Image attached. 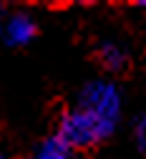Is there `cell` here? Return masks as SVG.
<instances>
[{
	"instance_id": "cell-1",
	"label": "cell",
	"mask_w": 146,
	"mask_h": 159,
	"mask_svg": "<svg viewBox=\"0 0 146 159\" xmlns=\"http://www.w3.org/2000/svg\"><path fill=\"white\" fill-rule=\"evenodd\" d=\"M78 106L83 111H88L101 126H106L108 131L116 129L118 114H121V96L118 89L108 81H93L81 91Z\"/></svg>"
},
{
	"instance_id": "cell-2",
	"label": "cell",
	"mask_w": 146,
	"mask_h": 159,
	"mask_svg": "<svg viewBox=\"0 0 146 159\" xmlns=\"http://www.w3.org/2000/svg\"><path fill=\"white\" fill-rule=\"evenodd\" d=\"M111 131L106 126H101L96 119L83 111L81 106L66 111L60 116V124H58V136L71 147V149H88L98 142H103Z\"/></svg>"
},
{
	"instance_id": "cell-3",
	"label": "cell",
	"mask_w": 146,
	"mask_h": 159,
	"mask_svg": "<svg viewBox=\"0 0 146 159\" xmlns=\"http://www.w3.org/2000/svg\"><path fill=\"white\" fill-rule=\"evenodd\" d=\"M5 41L10 46H28L33 41V35H35V23H33V18L30 15H13L10 20L5 23Z\"/></svg>"
},
{
	"instance_id": "cell-4",
	"label": "cell",
	"mask_w": 146,
	"mask_h": 159,
	"mask_svg": "<svg viewBox=\"0 0 146 159\" xmlns=\"http://www.w3.org/2000/svg\"><path fill=\"white\" fill-rule=\"evenodd\" d=\"M33 159H73V149L55 134V136H48V139L40 142Z\"/></svg>"
},
{
	"instance_id": "cell-5",
	"label": "cell",
	"mask_w": 146,
	"mask_h": 159,
	"mask_svg": "<svg viewBox=\"0 0 146 159\" xmlns=\"http://www.w3.org/2000/svg\"><path fill=\"white\" fill-rule=\"evenodd\" d=\"M98 58H101V66L108 71H121L126 66V51L116 43H103L98 48Z\"/></svg>"
},
{
	"instance_id": "cell-6",
	"label": "cell",
	"mask_w": 146,
	"mask_h": 159,
	"mask_svg": "<svg viewBox=\"0 0 146 159\" xmlns=\"http://www.w3.org/2000/svg\"><path fill=\"white\" fill-rule=\"evenodd\" d=\"M136 144L146 154V116H141L139 121H136Z\"/></svg>"
},
{
	"instance_id": "cell-7",
	"label": "cell",
	"mask_w": 146,
	"mask_h": 159,
	"mask_svg": "<svg viewBox=\"0 0 146 159\" xmlns=\"http://www.w3.org/2000/svg\"><path fill=\"white\" fill-rule=\"evenodd\" d=\"M0 159H5V157H0Z\"/></svg>"
},
{
	"instance_id": "cell-8",
	"label": "cell",
	"mask_w": 146,
	"mask_h": 159,
	"mask_svg": "<svg viewBox=\"0 0 146 159\" xmlns=\"http://www.w3.org/2000/svg\"><path fill=\"white\" fill-rule=\"evenodd\" d=\"M0 10H3V8H0Z\"/></svg>"
}]
</instances>
